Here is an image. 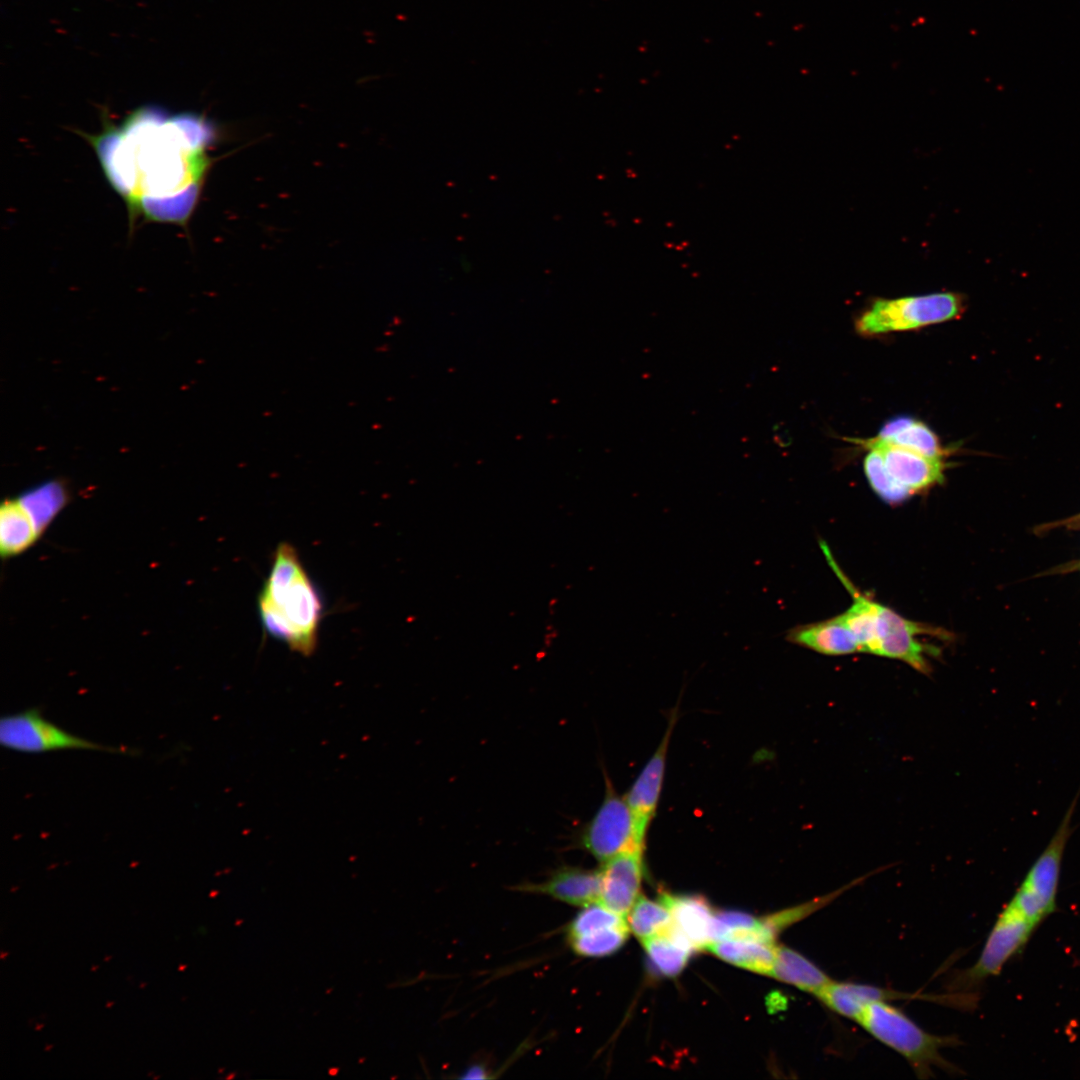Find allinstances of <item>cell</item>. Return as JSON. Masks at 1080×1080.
I'll return each mask as SVG.
<instances>
[{
	"label": "cell",
	"mask_w": 1080,
	"mask_h": 1080,
	"mask_svg": "<svg viewBox=\"0 0 1080 1080\" xmlns=\"http://www.w3.org/2000/svg\"><path fill=\"white\" fill-rule=\"evenodd\" d=\"M601 873L578 867H562L538 884L522 887V890L549 895L570 905L587 906L599 902Z\"/></svg>",
	"instance_id": "5bb4252c"
},
{
	"label": "cell",
	"mask_w": 1080,
	"mask_h": 1080,
	"mask_svg": "<svg viewBox=\"0 0 1080 1080\" xmlns=\"http://www.w3.org/2000/svg\"><path fill=\"white\" fill-rule=\"evenodd\" d=\"M605 796L596 813L579 834V845L597 860L605 861L631 850H643L645 839L624 796H619L605 776Z\"/></svg>",
	"instance_id": "52a82bcc"
},
{
	"label": "cell",
	"mask_w": 1080,
	"mask_h": 1080,
	"mask_svg": "<svg viewBox=\"0 0 1080 1080\" xmlns=\"http://www.w3.org/2000/svg\"><path fill=\"white\" fill-rule=\"evenodd\" d=\"M660 902L672 917V927L694 950L706 949L713 943L714 917L710 904L702 896L660 894Z\"/></svg>",
	"instance_id": "4fadbf2b"
},
{
	"label": "cell",
	"mask_w": 1080,
	"mask_h": 1080,
	"mask_svg": "<svg viewBox=\"0 0 1080 1080\" xmlns=\"http://www.w3.org/2000/svg\"><path fill=\"white\" fill-rule=\"evenodd\" d=\"M195 119L143 110L114 132L101 135L97 149L111 182L123 194L153 167L126 197L152 217L160 202L186 194L194 199L208 166L201 138H192Z\"/></svg>",
	"instance_id": "6da1fadb"
},
{
	"label": "cell",
	"mask_w": 1080,
	"mask_h": 1080,
	"mask_svg": "<svg viewBox=\"0 0 1080 1080\" xmlns=\"http://www.w3.org/2000/svg\"><path fill=\"white\" fill-rule=\"evenodd\" d=\"M857 883H858V880L852 882L848 886L842 887V888H840V889H838L836 891H833L830 894H826L824 896L817 897V898H815V899H813V900H811V901H809L807 903H803V904H800V905H797V906H794V907H791V908H788V909H785V910L770 914V915L764 917L763 920H764L765 924L768 926V928L775 935H777L783 929H785V928L789 927L790 925L800 921L801 919L806 918L807 916H809L813 912L823 908L825 905L829 904L835 898H837L840 894H842L847 889V887H849V886H851L853 884H857Z\"/></svg>",
	"instance_id": "4316f807"
},
{
	"label": "cell",
	"mask_w": 1080,
	"mask_h": 1080,
	"mask_svg": "<svg viewBox=\"0 0 1080 1080\" xmlns=\"http://www.w3.org/2000/svg\"><path fill=\"white\" fill-rule=\"evenodd\" d=\"M628 925L597 930L568 938L573 951L583 957H604L618 951L628 938Z\"/></svg>",
	"instance_id": "d4e9b609"
},
{
	"label": "cell",
	"mask_w": 1080,
	"mask_h": 1080,
	"mask_svg": "<svg viewBox=\"0 0 1080 1080\" xmlns=\"http://www.w3.org/2000/svg\"><path fill=\"white\" fill-rule=\"evenodd\" d=\"M864 472L873 491L888 504H900L913 494L890 474L882 455L875 449H869L864 459Z\"/></svg>",
	"instance_id": "cb8c5ba5"
},
{
	"label": "cell",
	"mask_w": 1080,
	"mask_h": 1080,
	"mask_svg": "<svg viewBox=\"0 0 1080 1080\" xmlns=\"http://www.w3.org/2000/svg\"><path fill=\"white\" fill-rule=\"evenodd\" d=\"M777 947L775 942L727 938L713 942L707 950L737 967L771 976Z\"/></svg>",
	"instance_id": "e0dca14e"
},
{
	"label": "cell",
	"mask_w": 1080,
	"mask_h": 1080,
	"mask_svg": "<svg viewBox=\"0 0 1080 1080\" xmlns=\"http://www.w3.org/2000/svg\"><path fill=\"white\" fill-rule=\"evenodd\" d=\"M0 744L6 749L24 753L80 749L125 755L136 754L134 749L102 745L71 734L45 719L38 708H30L1 717Z\"/></svg>",
	"instance_id": "8992f818"
},
{
	"label": "cell",
	"mask_w": 1080,
	"mask_h": 1080,
	"mask_svg": "<svg viewBox=\"0 0 1080 1080\" xmlns=\"http://www.w3.org/2000/svg\"><path fill=\"white\" fill-rule=\"evenodd\" d=\"M642 944L653 968L666 977L680 974L695 951L672 925L667 931L642 941Z\"/></svg>",
	"instance_id": "44dd1931"
},
{
	"label": "cell",
	"mask_w": 1080,
	"mask_h": 1080,
	"mask_svg": "<svg viewBox=\"0 0 1080 1080\" xmlns=\"http://www.w3.org/2000/svg\"><path fill=\"white\" fill-rule=\"evenodd\" d=\"M861 442L879 451L890 474L913 494L944 480L943 458L928 457L877 437Z\"/></svg>",
	"instance_id": "30bf717a"
},
{
	"label": "cell",
	"mask_w": 1080,
	"mask_h": 1080,
	"mask_svg": "<svg viewBox=\"0 0 1080 1080\" xmlns=\"http://www.w3.org/2000/svg\"><path fill=\"white\" fill-rule=\"evenodd\" d=\"M628 925L626 918L610 910L600 902L584 906L569 924L567 938L581 936L597 930Z\"/></svg>",
	"instance_id": "484cf974"
},
{
	"label": "cell",
	"mask_w": 1080,
	"mask_h": 1080,
	"mask_svg": "<svg viewBox=\"0 0 1080 1080\" xmlns=\"http://www.w3.org/2000/svg\"><path fill=\"white\" fill-rule=\"evenodd\" d=\"M899 996L898 992L876 986L832 980L816 997L833 1012L857 1021L869 1004Z\"/></svg>",
	"instance_id": "2e32d148"
},
{
	"label": "cell",
	"mask_w": 1080,
	"mask_h": 1080,
	"mask_svg": "<svg viewBox=\"0 0 1080 1080\" xmlns=\"http://www.w3.org/2000/svg\"><path fill=\"white\" fill-rule=\"evenodd\" d=\"M626 920L632 933L641 942L667 931L672 925L671 914L665 905L641 895L636 899Z\"/></svg>",
	"instance_id": "603a6c76"
},
{
	"label": "cell",
	"mask_w": 1080,
	"mask_h": 1080,
	"mask_svg": "<svg viewBox=\"0 0 1080 1080\" xmlns=\"http://www.w3.org/2000/svg\"><path fill=\"white\" fill-rule=\"evenodd\" d=\"M1037 925L1009 900L999 913L973 966L957 977V988H971L998 975L1004 965L1023 950Z\"/></svg>",
	"instance_id": "ba28073f"
},
{
	"label": "cell",
	"mask_w": 1080,
	"mask_h": 1080,
	"mask_svg": "<svg viewBox=\"0 0 1080 1080\" xmlns=\"http://www.w3.org/2000/svg\"><path fill=\"white\" fill-rule=\"evenodd\" d=\"M17 498L41 535L66 504L68 494L62 482L51 480L27 490Z\"/></svg>",
	"instance_id": "7402d4cb"
},
{
	"label": "cell",
	"mask_w": 1080,
	"mask_h": 1080,
	"mask_svg": "<svg viewBox=\"0 0 1080 1080\" xmlns=\"http://www.w3.org/2000/svg\"><path fill=\"white\" fill-rule=\"evenodd\" d=\"M675 722L676 712L672 714L665 735L657 749L624 795L635 818L638 833L644 839L659 803L665 775L667 750Z\"/></svg>",
	"instance_id": "8fae6325"
},
{
	"label": "cell",
	"mask_w": 1080,
	"mask_h": 1080,
	"mask_svg": "<svg viewBox=\"0 0 1080 1080\" xmlns=\"http://www.w3.org/2000/svg\"><path fill=\"white\" fill-rule=\"evenodd\" d=\"M643 850L623 852L605 861L600 870L601 893L599 902L627 918L639 897L643 874Z\"/></svg>",
	"instance_id": "7c38bea8"
},
{
	"label": "cell",
	"mask_w": 1080,
	"mask_h": 1080,
	"mask_svg": "<svg viewBox=\"0 0 1080 1080\" xmlns=\"http://www.w3.org/2000/svg\"><path fill=\"white\" fill-rule=\"evenodd\" d=\"M257 605L265 632L301 655L313 654L323 605L291 544L281 543L274 551Z\"/></svg>",
	"instance_id": "7a4b0ae2"
},
{
	"label": "cell",
	"mask_w": 1080,
	"mask_h": 1080,
	"mask_svg": "<svg viewBox=\"0 0 1080 1080\" xmlns=\"http://www.w3.org/2000/svg\"><path fill=\"white\" fill-rule=\"evenodd\" d=\"M963 311V298L951 292L878 299L857 318L855 328L861 335L875 336L945 322Z\"/></svg>",
	"instance_id": "277c9868"
},
{
	"label": "cell",
	"mask_w": 1080,
	"mask_h": 1080,
	"mask_svg": "<svg viewBox=\"0 0 1080 1080\" xmlns=\"http://www.w3.org/2000/svg\"><path fill=\"white\" fill-rule=\"evenodd\" d=\"M875 647L873 655L897 659L915 670L928 674L929 657L937 648L919 640L921 635L937 636L943 632L898 614L892 608L874 601Z\"/></svg>",
	"instance_id": "9c48e42d"
},
{
	"label": "cell",
	"mask_w": 1080,
	"mask_h": 1080,
	"mask_svg": "<svg viewBox=\"0 0 1080 1080\" xmlns=\"http://www.w3.org/2000/svg\"><path fill=\"white\" fill-rule=\"evenodd\" d=\"M875 1039L902 1055L920 1078H928L933 1067L953 1071L941 1049L956 1041L930 1034L904 1012L887 1001L869 1004L856 1021Z\"/></svg>",
	"instance_id": "3957f363"
},
{
	"label": "cell",
	"mask_w": 1080,
	"mask_h": 1080,
	"mask_svg": "<svg viewBox=\"0 0 1080 1080\" xmlns=\"http://www.w3.org/2000/svg\"><path fill=\"white\" fill-rule=\"evenodd\" d=\"M40 536L18 498L7 499L0 509V548L3 556L25 551Z\"/></svg>",
	"instance_id": "ffe728a7"
},
{
	"label": "cell",
	"mask_w": 1080,
	"mask_h": 1080,
	"mask_svg": "<svg viewBox=\"0 0 1080 1080\" xmlns=\"http://www.w3.org/2000/svg\"><path fill=\"white\" fill-rule=\"evenodd\" d=\"M1079 792L1075 795L1048 845L1034 861L1010 899L1037 926L1056 910L1061 864L1066 844L1072 834L1071 820Z\"/></svg>",
	"instance_id": "5b68a950"
},
{
	"label": "cell",
	"mask_w": 1080,
	"mask_h": 1080,
	"mask_svg": "<svg viewBox=\"0 0 1080 1080\" xmlns=\"http://www.w3.org/2000/svg\"><path fill=\"white\" fill-rule=\"evenodd\" d=\"M771 976L815 997L833 980L806 957L783 945L777 947Z\"/></svg>",
	"instance_id": "ac0fdd59"
},
{
	"label": "cell",
	"mask_w": 1080,
	"mask_h": 1080,
	"mask_svg": "<svg viewBox=\"0 0 1080 1080\" xmlns=\"http://www.w3.org/2000/svg\"><path fill=\"white\" fill-rule=\"evenodd\" d=\"M785 640L828 656L861 652L853 634L838 616L823 621L797 625L787 631Z\"/></svg>",
	"instance_id": "9a60e30c"
},
{
	"label": "cell",
	"mask_w": 1080,
	"mask_h": 1080,
	"mask_svg": "<svg viewBox=\"0 0 1080 1080\" xmlns=\"http://www.w3.org/2000/svg\"><path fill=\"white\" fill-rule=\"evenodd\" d=\"M877 438L933 458H943L945 450L935 433L924 423L896 417L880 429Z\"/></svg>",
	"instance_id": "d6986e66"
}]
</instances>
